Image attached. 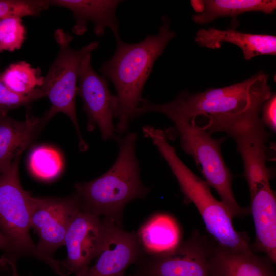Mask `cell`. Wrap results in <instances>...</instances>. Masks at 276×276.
<instances>
[{
	"mask_svg": "<svg viewBox=\"0 0 276 276\" xmlns=\"http://www.w3.org/2000/svg\"><path fill=\"white\" fill-rule=\"evenodd\" d=\"M21 155L16 157L10 167L0 173V231L9 244V249L4 255L16 260L24 257L39 260L62 276V261L42 255L30 235L33 196L23 189L20 182L18 166Z\"/></svg>",
	"mask_w": 276,
	"mask_h": 276,
	"instance_id": "obj_5",
	"label": "cell"
},
{
	"mask_svg": "<svg viewBox=\"0 0 276 276\" xmlns=\"http://www.w3.org/2000/svg\"><path fill=\"white\" fill-rule=\"evenodd\" d=\"M136 139V134L132 132L120 139L118 155L111 167L96 179L74 185L81 210L104 216L122 227L126 205L144 198L150 190L141 180L135 150Z\"/></svg>",
	"mask_w": 276,
	"mask_h": 276,
	"instance_id": "obj_3",
	"label": "cell"
},
{
	"mask_svg": "<svg viewBox=\"0 0 276 276\" xmlns=\"http://www.w3.org/2000/svg\"><path fill=\"white\" fill-rule=\"evenodd\" d=\"M54 37L59 52L39 87L48 97L51 106L41 119L46 124L57 113L66 115L76 129L80 149L84 151L88 146L82 136L76 110L77 82L84 58L98 48L99 42L94 41L80 49L74 50L70 46L73 37L63 30H56Z\"/></svg>",
	"mask_w": 276,
	"mask_h": 276,
	"instance_id": "obj_6",
	"label": "cell"
},
{
	"mask_svg": "<svg viewBox=\"0 0 276 276\" xmlns=\"http://www.w3.org/2000/svg\"><path fill=\"white\" fill-rule=\"evenodd\" d=\"M29 166L32 173L38 178L51 180L61 172L63 160L56 149L47 146H40L31 151Z\"/></svg>",
	"mask_w": 276,
	"mask_h": 276,
	"instance_id": "obj_22",
	"label": "cell"
},
{
	"mask_svg": "<svg viewBox=\"0 0 276 276\" xmlns=\"http://www.w3.org/2000/svg\"><path fill=\"white\" fill-rule=\"evenodd\" d=\"M249 190L250 213L256 231L253 249L264 253L273 263L276 262V199L270 183Z\"/></svg>",
	"mask_w": 276,
	"mask_h": 276,
	"instance_id": "obj_14",
	"label": "cell"
},
{
	"mask_svg": "<svg viewBox=\"0 0 276 276\" xmlns=\"http://www.w3.org/2000/svg\"><path fill=\"white\" fill-rule=\"evenodd\" d=\"M259 112L249 113L230 123L223 132L235 141L244 166L249 189L269 183L271 173L266 166L268 132Z\"/></svg>",
	"mask_w": 276,
	"mask_h": 276,
	"instance_id": "obj_10",
	"label": "cell"
},
{
	"mask_svg": "<svg viewBox=\"0 0 276 276\" xmlns=\"http://www.w3.org/2000/svg\"><path fill=\"white\" fill-rule=\"evenodd\" d=\"M90 60L89 54L82 62L77 95L83 103V109L88 117V129L93 130L97 125L102 139L107 141L114 136L112 119L117 106V97L110 91L107 78L95 71Z\"/></svg>",
	"mask_w": 276,
	"mask_h": 276,
	"instance_id": "obj_12",
	"label": "cell"
},
{
	"mask_svg": "<svg viewBox=\"0 0 276 276\" xmlns=\"http://www.w3.org/2000/svg\"><path fill=\"white\" fill-rule=\"evenodd\" d=\"M273 263L252 250L235 251L212 241L209 258L210 276H275Z\"/></svg>",
	"mask_w": 276,
	"mask_h": 276,
	"instance_id": "obj_15",
	"label": "cell"
},
{
	"mask_svg": "<svg viewBox=\"0 0 276 276\" xmlns=\"http://www.w3.org/2000/svg\"><path fill=\"white\" fill-rule=\"evenodd\" d=\"M106 232L95 264L83 276H126L128 267L136 264L145 254L136 233L123 230L104 218Z\"/></svg>",
	"mask_w": 276,
	"mask_h": 276,
	"instance_id": "obj_13",
	"label": "cell"
},
{
	"mask_svg": "<svg viewBox=\"0 0 276 276\" xmlns=\"http://www.w3.org/2000/svg\"><path fill=\"white\" fill-rule=\"evenodd\" d=\"M26 30L21 17L10 16L0 20V52H13L22 46Z\"/></svg>",
	"mask_w": 276,
	"mask_h": 276,
	"instance_id": "obj_23",
	"label": "cell"
},
{
	"mask_svg": "<svg viewBox=\"0 0 276 276\" xmlns=\"http://www.w3.org/2000/svg\"><path fill=\"white\" fill-rule=\"evenodd\" d=\"M144 134L151 139L168 164L186 199L195 205L214 241L232 250H252L248 237L244 233L235 230L232 219L222 202L212 194L210 186L181 160L175 148L167 141L165 132L148 126L145 129Z\"/></svg>",
	"mask_w": 276,
	"mask_h": 276,
	"instance_id": "obj_4",
	"label": "cell"
},
{
	"mask_svg": "<svg viewBox=\"0 0 276 276\" xmlns=\"http://www.w3.org/2000/svg\"><path fill=\"white\" fill-rule=\"evenodd\" d=\"M44 125L41 118L27 114L24 121H19L0 110V173L22 154Z\"/></svg>",
	"mask_w": 276,
	"mask_h": 276,
	"instance_id": "obj_17",
	"label": "cell"
},
{
	"mask_svg": "<svg viewBox=\"0 0 276 276\" xmlns=\"http://www.w3.org/2000/svg\"><path fill=\"white\" fill-rule=\"evenodd\" d=\"M275 110L276 96L273 94L262 104L260 109L262 123L273 132L276 129Z\"/></svg>",
	"mask_w": 276,
	"mask_h": 276,
	"instance_id": "obj_26",
	"label": "cell"
},
{
	"mask_svg": "<svg viewBox=\"0 0 276 276\" xmlns=\"http://www.w3.org/2000/svg\"><path fill=\"white\" fill-rule=\"evenodd\" d=\"M172 121L182 150L193 158L205 181L218 193L230 217L233 219L248 214L249 209L240 206L233 192V176L221 152V145L225 139H215L207 131L189 121L177 119Z\"/></svg>",
	"mask_w": 276,
	"mask_h": 276,
	"instance_id": "obj_7",
	"label": "cell"
},
{
	"mask_svg": "<svg viewBox=\"0 0 276 276\" xmlns=\"http://www.w3.org/2000/svg\"><path fill=\"white\" fill-rule=\"evenodd\" d=\"M195 41L201 47L216 49L223 42L233 43L242 50L245 60L257 56L276 54V37L268 34L243 33L233 29L221 30L214 28L200 29L196 34Z\"/></svg>",
	"mask_w": 276,
	"mask_h": 276,
	"instance_id": "obj_18",
	"label": "cell"
},
{
	"mask_svg": "<svg viewBox=\"0 0 276 276\" xmlns=\"http://www.w3.org/2000/svg\"><path fill=\"white\" fill-rule=\"evenodd\" d=\"M50 7H63L70 10L75 20L73 32L78 35L87 30V24H94V32L98 36H103L107 28L113 32L116 39L120 37L119 25L115 15L117 0H49Z\"/></svg>",
	"mask_w": 276,
	"mask_h": 276,
	"instance_id": "obj_16",
	"label": "cell"
},
{
	"mask_svg": "<svg viewBox=\"0 0 276 276\" xmlns=\"http://www.w3.org/2000/svg\"><path fill=\"white\" fill-rule=\"evenodd\" d=\"M268 76L259 72L241 82L223 87L210 88L194 94L186 91L167 103L155 104L144 99L139 115L154 111L171 120L189 121L208 130L217 123L227 118L261 108L271 96Z\"/></svg>",
	"mask_w": 276,
	"mask_h": 276,
	"instance_id": "obj_1",
	"label": "cell"
},
{
	"mask_svg": "<svg viewBox=\"0 0 276 276\" xmlns=\"http://www.w3.org/2000/svg\"><path fill=\"white\" fill-rule=\"evenodd\" d=\"M9 244L7 239L0 231V249L6 252L9 249Z\"/></svg>",
	"mask_w": 276,
	"mask_h": 276,
	"instance_id": "obj_27",
	"label": "cell"
},
{
	"mask_svg": "<svg viewBox=\"0 0 276 276\" xmlns=\"http://www.w3.org/2000/svg\"><path fill=\"white\" fill-rule=\"evenodd\" d=\"M212 241L195 229L173 249L144 256L136 264L133 276H210L209 258Z\"/></svg>",
	"mask_w": 276,
	"mask_h": 276,
	"instance_id": "obj_8",
	"label": "cell"
},
{
	"mask_svg": "<svg viewBox=\"0 0 276 276\" xmlns=\"http://www.w3.org/2000/svg\"><path fill=\"white\" fill-rule=\"evenodd\" d=\"M106 232V220L90 213L80 210L71 222L63 245L67 257L62 260L69 274L83 276L91 261L99 255Z\"/></svg>",
	"mask_w": 276,
	"mask_h": 276,
	"instance_id": "obj_11",
	"label": "cell"
},
{
	"mask_svg": "<svg viewBox=\"0 0 276 276\" xmlns=\"http://www.w3.org/2000/svg\"><path fill=\"white\" fill-rule=\"evenodd\" d=\"M80 210L76 194L63 198L33 197L30 226L38 235V251L48 258L63 245L66 232Z\"/></svg>",
	"mask_w": 276,
	"mask_h": 276,
	"instance_id": "obj_9",
	"label": "cell"
},
{
	"mask_svg": "<svg viewBox=\"0 0 276 276\" xmlns=\"http://www.w3.org/2000/svg\"><path fill=\"white\" fill-rule=\"evenodd\" d=\"M191 4L197 13L193 20L202 25L224 16L237 22V17L242 13L258 11L269 14L276 8L274 0H201L191 1Z\"/></svg>",
	"mask_w": 276,
	"mask_h": 276,
	"instance_id": "obj_19",
	"label": "cell"
},
{
	"mask_svg": "<svg viewBox=\"0 0 276 276\" xmlns=\"http://www.w3.org/2000/svg\"><path fill=\"white\" fill-rule=\"evenodd\" d=\"M145 254L169 251L181 242L179 226L172 216L157 214L150 217L136 233Z\"/></svg>",
	"mask_w": 276,
	"mask_h": 276,
	"instance_id": "obj_20",
	"label": "cell"
},
{
	"mask_svg": "<svg viewBox=\"0 0 276 276\" xmlns=\"http://www.w3.org/2000/svg\"><path fill=\"white\" fill-rule=\"evenodd\" d=\"M43 78L39 68H34L24 61L10 64L1 73V80L6 87L16 94L24 95L30 94L40 87Z\"/></svg>",
	"mask_w": 276,
	"mask_h": 276,
	"instance_id": "obj_21",
	"label": "cell"
},
{
	"mask_svg": "<svg viewBox=\"0 0 276 276\" xmlns=\"http://www.w3.org/2000/svg\"><path fill=\"white\" fill-rule=\"evenodd\" d=\"M163 24L159 33L148 35L143 41L127 43L117 38L116 51L101 68L103 76L113 83L116 91L117 106L114 117L118 119L116 132L123 134L130 121L137 117L144 101L142 94L144 86L153 65L175 33L170 30V21L162 18Z\"/></svg>",
	"mask_w": 276,
	"mask_h": 276,
	"instance_id": "obj_2",
	"label": "cell"
},
{
	"mask_svg": "<svg viewBox=\"0 0 276 276\" xmlns=\"http://www.w3.org/2000/svg\"><path fill=\"white\" fill-rule=\"evenodd\" d=\"M44 93L37 87L28 95H20L9 89L3 83L0 73V110L8 112L20 106L27 105L34 101L45 97Z\"/></svg>",
	"mask_w": 276,
	"mask_h": 276,
	"instance_id": "obj_25",
	"label": "cell"
},
{
	"mask_svg": "<svg viewBox=\"0 0 276 276\" xmlns=\"http://www.w3.org/2000/svg\"><path fill=\"white\" fill-rule=\"evenodd\" d=\"M50 7L49 0H1L0 20L10 16H36Z\"/></svg>",
	"mask_w": 276,
	"mask_h": 276,
	"instance_id": "obj_24",
	"label": "cell"
},
{
	"mask_svg": "<svg viewBox=\"0 0 276 276\" xmlns=\"http://www.w3.org/2000/svg\"><path fill=\"white\" fill-rule=\"evenodd\" d=\"M128 276H133L132 274H129Z\"/></svg>",
	"mask_w": 276,
	"mask_h": 276,
	"instance_id": "obj_28",
	"label": "cell"
}]
</instances>
